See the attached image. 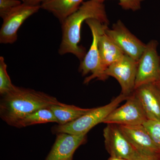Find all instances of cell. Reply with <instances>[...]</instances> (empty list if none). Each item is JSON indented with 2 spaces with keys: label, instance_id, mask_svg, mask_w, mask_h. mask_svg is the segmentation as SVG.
<instances>
[{
  "label": "cell",
  "instance_id": "obj_1",
  "mask_svg": "<svg viewBox=\"0 0 160 160\" xmlns=\"http://www.w3.org/2000/svg\"><path fill=\"white\" fill-rule=\"evenodd\" d=\"M61 103L56 98L45 92L15 86L1 95L0 117L9 126L21 128L22 121L28 114Z\"/></svg>",
  "mask_w": 160,
  "mask_h": 160
},
{
  "label": "cell",
  "instance_id": "obj_2",
  "mask_svg": "<svg viewBox=\"0 0 160 160\" xmlns=\"http://www.w3.org/2000/svg\"><path fill=\"white\" fill-rule=\"evenodd\" d=\"M89 19H95L109 25V20L103 3L95 0L84 2L76 11L61 23L62 38L59 54L64 55L71 53L80 61L83 59L86 52V49L79 44L81 28L83 22Z\"/></svg>",
  "mask_w": 160,
  "mask_h": 160
},
{
  "label": "cell",
  "instance_id": "obj_3",
  "mask_svg": "<svg viewBox=\"0 0 160 160\" xmlns=\"http://www.w3.org/2000/svg\"><path fill=\"white\" fill-rule=\"evenodd\" d=\"M86 22L91 30L92 42L89 51L81 61L79 71L83 76L91 73L84 80V84H87L95 79L105 81L109 78L106 74L107 68L102 62L98 47L100 36L108 29V25L95 19H89Z\"/></svg>",
  "mask_w": 160,
  "mask_h": 160
},
{
  "label": "cell",
  "instance_id": "obj_4",
  "mask_svg": "<svg viewBox=\"0 0 160 160\" xmlns=\"http://www.w3.org/2000/svg\"><path fill=\"white\" fill-rule=\"evenodd\" d=\"M128 97L121 93L105 106L92 108L86 114L71 122L65 125H57L52 128V132L57 134L67 133L74 135H87L95 126L103 123L104 119L117 108L120 103L127 100Z\"/></svg>",
  "mask_w": 160,
  "mask_h": 160
},
{
  "label": "cell",
  "instance_id": "obj_5",
  "mask_svg": "<svg viewBox=\"0 0 160 160\" xmlns=\"http://www.w3.org/2000/svg\"><path fill=\"white\" fill-rule=\"evenodd\" d=\"M41 9L40 6H32L23 2L12 9L3 18L0 30V43L13 44L18 39V32L23 23Z\"/></svg>",
  "mask_w": 160,
  "mask_h": 160
},
{
  "label": "cell",
  "instance_id": "obj_6",
  "mask_svg": "<svg viewBox=\"0 0 160 160\" xmlns=\"http://www.w3.org/2000/svg\"><path fill=\"white\" fill-rule=\"evenodd\" d=\"M147 120L139 101L133 93L128 97L125 104L112 112L103 123L133 126L143 125Z\"/></svg>",
  "mask_w": 160,
  "mask_h": 160
},
{
  "label": "cell",
  "instance_id": "obj_7",
  "mask_svg": "<svg viewBox=\"0 0 160 160\" xmlns=\"http://www.w3.org/2000/svg\"><path fill=\"white\" fill-rule=\"evenodd\" d=\"M158 42L152 40L147 45L138 62L135 89L144 84L155 83L160 79V58Z\"/></svg>",
  "mask_w": 160,
  "mask_h": 160
},
{
  "label": "cell",
  "instance_id": "obj_8",
  "mask_svg": "<svg viewBox=\"0 0 160 160\" xmlns=\"http://www.w3.org/2000/svg\"><path fill=\"white\" fill-rule=\"evenodd\" d=\"M106 32L124 54L138 62L146 45L132 34L121 20L113 24L111 29L108 28Z\"/></svg>",
  "mask_w": 160,
  "mask_h": 160
},
{
  "label": "cell",
  "instance_id": "obj_9",
  "mask_svg": "<svg viewBox=\"0 0 160 160\" xmlns=\"http://www.w3.org/2000/svg\"><path fill=\"white\" fill-rule=\"evenodd\" d=\"M138 62L125 54L122 59L110 65L106 70L108 77L119 83L122 94L129 96L133 93L137 74Z\"/></svg>",
  "mask_w": 160,
  "mask_h": 160
},
{
  "label": "cell",
  "instance_id": "obj_10",
  "mask_svg": "<svg viewBox=\"0 0 160 160\" xmlns=\"http://www.w3.org/2000/svg\"><path fill=\"white\" fill-rule=\"evenodd\" d=\"M105 147L110 156L132 160L138 152L118 125L108 124L103 130Z\"/></svg>",
  "mask_w": 160,
  "mask_h": 160
},
{
  "label": "cell",
  "instance_id": "obj_11",
  "mask_svg": "<svg viewBox=\"0 0 160 160\" xmlns=\"http://www.w3.org/2000/svg\"><path fill=\"white\" fill-rule=\"evenodd\" d=\"M118 126L123 134L138 153L143 155L157 158L160 159L159 150L143 125Z\"/></svg>",
  "mask_w": 160,
  "mask_h": 160
},
{
  "label": "cell",
  "instance_id": "obj_12",
  "mask_svg": "<svg viewBox=\"0 0 160 160\" xmlns=\"http://www.w3.org/2000/svg\"><path fill=\"white\" fill-rule=\"evenodd\" d=\"M55 141L45 160H65L73 156L75 151L86 141V135L67 133L56 134Z\"/></svg>",
  "mask_w": 160,
  "mask_h": 160
},
{
  "label": "cell",
  "instance_id": "obj_13",
  "mask_svg": "<svg viewBox=\"0 0 160 160\" xmlns=\"http://www.w3.org/2000/svg\"><path fill=\"white\" fill-rule=\"evenodd\" d=\"M148 119L160 122V91L155 83L144 84L135 89Z\"/></svg>",
  "mask_w": 160,
  "mask_h": 160
},
{
  "label": "cell",
  "instance_id": "obj_14",
  "mask_svg": "<svg viewBox=\"0 0 160 160\" xmlns=\"http://www.w3.org/2000/svg\"><path fill=\"white\" fill-rule=\"evenodd\" d=\"M84 0H46L41 9L51 12L62 23L66 18L76 11Z\"/></svg>",
  "mask_w": 160,
  "mask_h": 160
},
{
  "label": "cell",
  "instance_id": "obj_15",
  "mask_svg": "<svg viewBox=\"0 0 160 160\" xmlns=\"http://www.w3.org/2000/svg\"><path fill=\"white\" fill-rule=\"evenodd\" d=\"M98 47L102 62L106 68L122 59L125 55L106 32L100 36Z\"/></svg>",
  "mask_w": 160,
  "mask_h": 160
},
{
  "label": "cell",
  "instance_id": "obj_16",
  "mask_svg": "<svg viewBox=\"0 0 160 160\" xmlns=\"http://www.w3.org/2000/svg\"><path fill=\"white\" fill-rule=\"evenodd\" d=\"M52 112L57 120L58 125H63L71 122L78 118L91 109H85L61 103L48 107Z\"/></svg>",
  "mask_w": 160,
  "mask_h": 160
},
{
  "label": "cell",
  "instance_id": "obj_17",
  "mask_svg": "<svg viewBox=\"0 0 160 160\" xmlns=\"http://www.w3.org/2000/svg\"><path fill=\"white\" fill-rule=\"evenodd\" d=\"M49 122L57 123V120L49 108H42L26 116L21 123V128Z\"/></svg>",
  "mask_w": 160,
  "mask_h": 160
},
{
  "label": "cell",
  "instance_id": "obj_18",
  "mask_svg": "<svg viewBox=\"0 0 160 160\" xmlns=\"http://www.w3.org/2000/svg\"><path fill=\"white\" fill-rule=\"evenodd\" d=\"M7 65L5 59L0 57V94L1 95L6 94L14 89V85L12 84L7 71Z\"/></svg>",
  "mask_w": 160,
  "mask_h": 160
},
{
  "label": "cell",
  "instance_id": "obj_19",
  "mask_svg": "<svg viewBox=\"0 0 160 160\" xmlns=\"http://www.w3.org/2000/svg\"><path fill=\"white\" fill-rule=\"evenodd\" d=\"M160 152V122L148 119L143 124Z\"/></svg>",
  "mask_w": 160,
  "mask_h": 160
},
{
  "label": "cell",
  "instance_id": "obj_20",
  "mask_svg": "<svg viewBox=\"0 0 160 160\" xmlns=\"http://www.w3.org/2000/svg\"><path fill=\"white\" fill-rule=\"evenodd\" d=\"M22 3L20 0H0V17L4 18L12 9Z\"/></svg>",
  "mask_w": 160,
  "mask_h": 160
},
{
  "label": "cell",
  "instance_id": "obj_21",
  "mask_svg": "<svg viewBox=\"0 0 160 160\" xmlns=\"http://www.w3.org/2000/svg\"><path fill=\"white\" fill-rule=\"evenodd\" d=\"M144 0H118L119 4L125 10H131L133 11L139 10L141 4Z\"/></svg>",
  "mask_w": 160,
  "mask_h": 160
},
{
  "label": "cell",
  "instance_id": "obj_22",
  "mask_svg": "<svg viewBox=\"0 0 160 160\" xmlns=\"http://www.w3.org/2000/svg\"><path fill=\"white\" fill-rule=\"evenodd\" d=\"M132 160H160V159L157 158L143 155L138 152L135 157Z\"/></svg>",
  "mask_w": 160,
  "mask_h": 160
},
{
  "label": "cell",
  "instance_id": "obj_23",
  "mask_svg": "<svg viewBox=\"0 0 160 160\" xmlns=\"http://www.w3.org/2000/svg\"><path fill=\"white\" fill-rule=\"evenodd\" d=\"M46 0H24L23 2L30 6H41V4Z\"/></svg>",
  "mask_w": 160,
  "mask_h": 160
},
{
  "label": "cell",
  "instance_id": "obj_24",
  "mask_svg": "<svg viewBox=\"0 0 160 160\" xmlns=\"http://www.w3.org/2000/svg\"><path fill=\"white\" fill-rule=\"evenodd\" d=\"M108 160H128L126 159L122 158L115 157H111L108 159Z\"/></svg>",
  "mask_w": 160,
  "mask_h": 160
},
{
  "label": "cell",
  "instance_id": "obj_25",
  "mask_svg": "<svg viewBox=\"0 0 160 160\" xmlns=\"http://www.w3.org/2000/svg\"><path fill=\"white\" fill-rule=\"evenodd\" d=\"M155 83L160 91V79L157 82H155Z\"/></svg>",
  "mask_w": 160,
  "mask_h": 160
},
{
  "label": "cell",
  "instance_id": "obj_26",
  "mask_svg": "<svg viewBox=\"0 0 160 160\" xmlns=\"http://www.w3.org/2000/svg\"><path fill=\"white\" fill-rule=\"evenodd\" d=\"M95 1L100 2L103 3L104 2H105V1H106V0H95Z\"/></svg>",
  "mask_w": 160,
  "mask_h": 160
},
{
  "label": "cell",
  "instance_id": "obj_27",
  "mask_svg": "<svg viewBox=\"0 0 160 160\" xmlns=\"http://www.w3.org/2000/svg\"><path fill=\"white\" fill-rule=\"evenodd\" d=\"M73 160V156H72L71 157L65 160Z\"/></svg>",
  "mask_w": 160,
  "mask_h": 160
},
{
  "label": "cell",
  "instance_id": "obj_28",
  "mask_svg": "<svg viewBox=\"0 0 160 160\" xmlns=\"http://www.w3.org/2000/svg\"><path fill=\"white\" fill-rule=\"evenodd\" d=\"M20 1H22V2H24V0H20Z\"/></svg>",
  "mask_w": 160,
  "mask_h": 160
},
{
  "label": "cell",
  "instance_id": "obj_29",
  "mask_svg": "<svg viewBox=\"0 0 160 160\" xmlns=\"http://www.w3.org/2000/svg\"></svg>",
  "mask_w": 160,
  "mask_h": 160
}]
</instances>
